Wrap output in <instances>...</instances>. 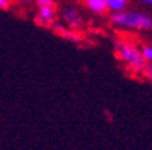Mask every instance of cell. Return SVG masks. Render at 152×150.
<instances>
[{"instance_id": "cell-2", "label": "cell", "mask_w": 152, "mask_h": 150, "mask_svg": "<svg viewBox=\"0 0 152 150\" xmlns=\"http://www.w3.org/2000/svg\"><path fill=\"white\" fill-rule=\"evenodd\" d=\"M111 25L128 30H148L152 27V19L147 14L136 11H118L110 15Z\"/></svg>"}, {"instance_id": "cell-12", "label": "cell", "mask_w": 152, "mask_h": 150, "mask_svg": "<svg viewBox=\"0 0 152 150\" xmlns=\"http://www.w3.org/2000/svg\"><path fill=\"white\" fill-rule=\"evenodd\" d=\"M19 4H28V3H31L33 0H16Z\"/></svg>"}, {"instance_id": "cell-3", "label": "cell", "mask_w": 152, "mask_h": 150, "mask_svg": "<svg viewBox=\"0 0 152 150\" xmlns=\"http://www.w3.org/2000/svg\"><path fill=\"white\" fill-rule=\"evenodd\" d=\"M52 30H53V33L56 35H58V37L64 38V39H66V41L69 42H75V43H82L83 42V35L80 34L77 30H75V28H68L65 27L64 25H61V23H54L53 26H52Z\"/></svg>"}, {"instance_id": "cell-10", "label": "cell", "mask_w": 152, "mask_h": 150, "mask_svg": "<svg viewBox=\"0 0 152 150\" xmlns=\"http://www.w3.org/2000/svg\"><path fill=\"white\" fill-rule=\"evenodd\" d=\"M142 75H144V77H147L152 83V64H147L144 70H142Z\"/></svg>"}, {"instance_id": "cell-13", "label": "cell", "mask_w": 152, "mask_h": 150, "mask_svg": "<svg viewBox=\"0 0 152 150\" xmlns=\"http://www.w3.org/2000/svg\"><path fill=\"white\" fill-rule=\"evenodd\" d=\"M142 3H147V4H151L152 6V0H141Z\"/></svg>"}, {"instance_id": "cell-4", "label": "cell", "mask_w": 152, "mask_h": 150, "mask_svg": "<svg viewBox=\"0 0 152 150\" xmlns=\"http://www.w3.org/2000/svg\"><path fill=\"white\" fill-rule=\"evenodd\" d=\"M35 23L41 27H52L56 23V8H50V7L38 8V12L35 15Z\"/></svg>"}, {"instance_id": "cell-6", "label": "cell", "mask_w": 152, "mask_h": 150, "mask_svg": "<svg viewBox=\"0 0 152 150\" xmlns=\"http://www.w3.org/2000/svg\"><path fill=\"white\" fill-rule=\"evenodd\" d=\"M84 4L91 12L96 15H103L109 9L107 0H84Z\"/></svg>"}, {"instance_id": "cell-1", "label": "cell", "mask_w": 152, "mask_h": 150, "mask_svg": "<svg viewBox=\"0 0 152 150\" xmlns=\"http://www.w3.org/2000/svg\"><path fill=\"white\" fill-rule=\"evenodd\" d=\"M115 56L134 75H142L147 62L141 54V49L129 39H120L115 42Z\"/></svg>"}, {"instance_id": "cell-11", "label": "cell", "mask_w": 152, "mask_h": 150, "mask_svg": "<svg viewBox=\"0 0 152 150\" xmlns=\"http://www.w3.org/2000/svg\"><path fill=\"white\" fill-rule=\"evenodd\" d=\"M11 7V0H0V9H8Z\"/></svg>"}, {"instance_id": "cell-9", "label": "cell", "mask_w": 152, "mask_h": 150, "mask_svg": "<svg viewBox=\"0 0 152 150\" xmlns=\"http://www.w3.org/2000/svg\"><path fill=\"white\" fill-rule=\"evenodd\" d=\"M38 8H44V7H50V8H56V1L54 0H35Z\"/></svg>"}, {"instance_id": "cell-7", "label": "cell", "mask_w": 152, "mask_h": 150, "mask_svg": "<svg viewBox=\"0 0 152 150\" xmlns=\"http://www.w3.org/2000/svg\"><path fill=\"white\" fill-rule=\"evenodd\" d=\"M128 6V0H107V7L109 11L111 12H118V11H124Z\"/></svg>"}, {"instance_id": "cell-5", "label": "cell", "mask_w": 152, "mask_h": 150, "mask_svg": "<svg viewBox=\"0 0 152 150\" xmlns=\"http://www.w3.org/2000/svg\"><path fill=\"white\" fill-rule=\"evenodd\" d=\"M63 18L71 28L79 30V28L83 27L82 15H80L79 11H76L75 8H65L63 11Z\"/></svg>"}, {"instance_id": "cell-8", "label": "cell", "mask_w": 152, "mask_h": 150, "mask_svg": "<svg viewBox=\"0 0 152 150\" xmlns=\"http://www.w3.org/2000/svg\"><path fill=\"white\" fill-rule=\"evenodd\" d=\"M141 54L147 64H152V45H145L141 47Z\"/></svg>"}]
</instances>
